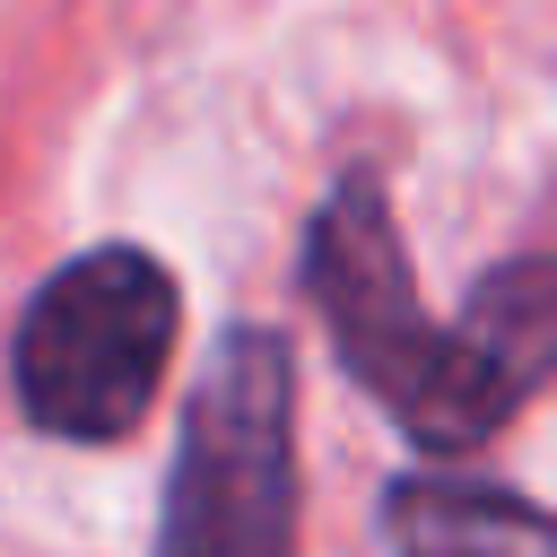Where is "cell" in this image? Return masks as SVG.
Here are the masks:
<instances>
[{"label": "cell", "instance_id": "obj_4", "mask_svg": "<svg viewBox=\"0 0 557 557\" xmlns=\"http://www.w3.org/2000/svg\"><path fill=\"white\" fill-rule=\"evenodd\" d=\"M383 540H392V557H557V531L522 487L435 479V470L392 479Z\"/></svg>", "mask_w": 557, "mask_h": 557}, {"label": "cell", "instance_id": "obj_1", "mask_svg": "<svg viewBox=\"0 0 557 557\" xmlns=\"http://www.w3.org/2000/svg\"><path fill=\"white\" fill-rule=\"evenodd\" d=\"M305 296L331 322L348 383L383 400L418 453H479L540 400L557 366V270L540 252H513L470 287L453 322H435L418 305L400 218L374 165L331 174L305 226Z\"/></svg>", "mask_w": 557, "mask_h": 557}, {"label": "cell", "instance_id": "obj_3", "mask_svg": "<svg viewBox=\"0 0 557 557\" xmlns=\"http://www.w3.org/2000/svg\"><path fill=\"white\" fill-rule=\"evenodd\" d=\"M157 557H296V348L270 322H226L183 409Z\"/></svg>", "mask_w": 557, "mask_h": 557}, {"label": "cell", "instance_id": "obj_2", "mask_svg": "<svg viewBox=\"0 0 557 557\" xmlns=\"http://www.w3.org/2000/svg\"><path fill=\"white\" fill-rule=\"evenodd\" d=\"M174 339H183V287L157 252L96 244L61 261L26 296L17 348H9L26 426L52 444H122L157 409Z\"/></svg>", "mask_w": 557, "mask_h": 557}]
</instances>
